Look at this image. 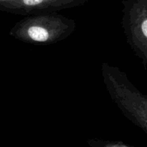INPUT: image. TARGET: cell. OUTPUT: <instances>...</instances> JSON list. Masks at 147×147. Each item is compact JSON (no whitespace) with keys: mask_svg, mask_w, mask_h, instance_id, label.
<instances>
[{"mask_svg":"<svg viewBox=\"0 0 147 147\" xmlns=\"http://www.w3.org/2000/svg\"><path fill=\"white\" fill-rule=\"evenodd\" d=\"M89 0H20L7 13L29 16L57 13L66 9L84 5Z\"/></svg>","mask_w":147,"mask_h":147,"instance_id":"cell-4","label":"cell"},{"mask_svg":"<svg viewBox=\"0 0 147 147\" xmlns=\"http://www.w3.org/2000/svg\"><path fill=\"white\" fill-rule=\"evenodd\" d=\"M20 1V0H0V10L4 12H8L10 9Z\"/></svg>","mask_w":147,"mask_h":147,"instance_id":"cell-6","label":"cell"},{"mask_svg":"<svg viewBox=\"0 0 147 147\" xmlns=\"http://www.w3.org/2000/svg\"><path fill=\"white\" fill-rule=\"evenodd\" d=\"M121 27L129 47L147 70V0H123Z\"/></svg>","mask_w":147,"mask_h":147,"instance_id":"cell-3","label":"cell"},{"mask_svg":"<svg viewBox=\"0 0 147 147\" xmlns=\"http://www.w3.org/2000/svg\"><path fill=\"white\" fill-rule=\"evenodd\" d=\"M87 143L90 147H134L121 142L106 141L97 139H88Z\"/></svg>","mask_w":147,"mask_h":147,"instance_id":"cell-5","label":"cell"},{"mask_svg":"<svg viewBox=\"0 0 147 147\" xmlns=\"http://www.w3.org/2000/svg\"><path fill=\"white\" fill-rule=\"evenodd\" d=\"M101 73L111 99L126 119L147 134V95L142 93L117 66L103 63Z\"/></svg>","mask_w":147,"mask_h":147,"instance_id":"cell-1","label":"cell"},{"mask_svg":"<svg viewBox=\"0 0 147 147\" xmlns=\"http://www.w3.org/2000/svg\"><path fill=\"white\" fill-rule=\"evenodd\" d=\"M76 22L57 13L26 16L10 29L9 35L31 45H50L61 42L71 35Z\"/></svg>","mask_w":147,"mask_h":147,"instance_id":"cell-2","label":"cell"}]
</instances>
